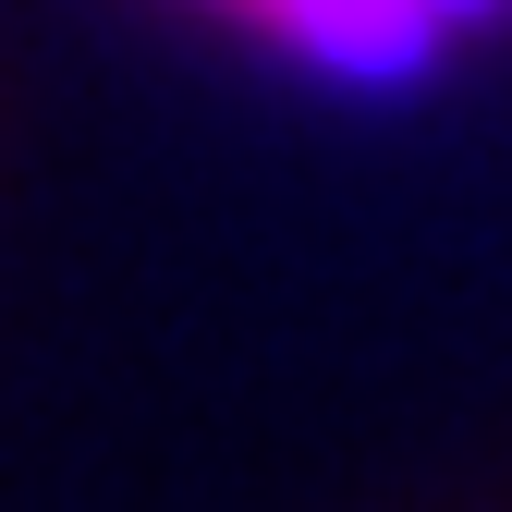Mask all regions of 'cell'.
Masks as SVG:
<instances>
[{"label": "cell", "instance_id": "1", "mask_svg": "<svg viewBox=\"0 0 512 512\" xmlns=\"http://www.w3.org/2000/svg\"><path fill=\"white\" fill-rule=\"evenodd\" d=\"M220 13H244L256 37H281L293 61H317V74H342V86H403L415 61L452 37L439 0H220Z\"/></svg>", "mask_w": 512, "mask_h": 512}, {"label": "cell", "instance_id": "2", "mask_svg": "<svg viewBox=\"0 0 512 512\" xmlns=\"http://www.w3.org/2000/svg\"><path fill=\"white\" fill-rule=\"evenodd\" d=\"M439 13H452V25H476V13H500V0H439Z\"/></svg>", "mask_w": 512, "mask_h": 512}]
</instances>
